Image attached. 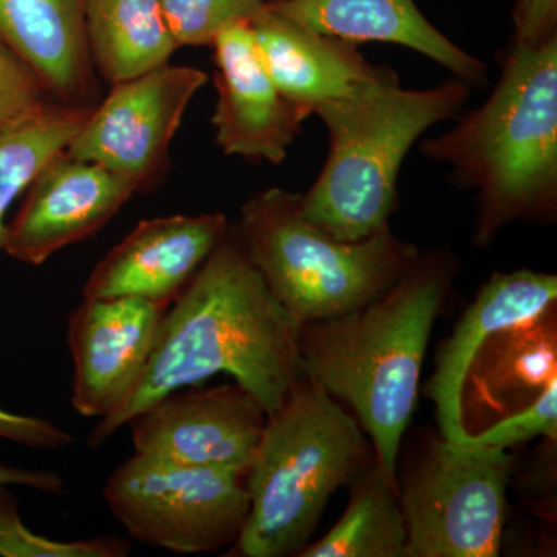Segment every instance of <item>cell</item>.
I'll return each mask as SVG.
<instances>
[{"label":"cell","mask_w":557,"mask_h":557,"mask_svg":"<svg viewBox=\"0 0 557 557\" xmlns=\"http://www.w3.org/2000/svg\"><path fill=\"white\" fill-rule=\"evenodd\" d=\"M300 329L230 226L185 292L168 307L137 384L101 418L87 443L91 448L104 445L153 403L218 373L248 391L267 416L276 412L302 376Z\"/></svg>","instance_id":"1"},{"label":"cell","mask_w":557,"mask_h":557,"mask_svg":"<svg viewBox=\"0 0 557 557\" xmlns=\"http://www.w3.org/2000/svg\"><path fill=\"white\" fill-rule=\"evenodd\" d=\"M450 277L440 255H418L381 298L341 317L302 324V375L357 413L376 461L395 479L399 443L417 406L432 327Z\"/></svg>","instance_id":"2"},{"label":"cell","mask_w":557,"mask_h":557,"mask_svg":"<svg viewBox=\"0 0 557 557\" xmlns=\"http://www.w3.org/2000/svg\"><path fill=\"white\" fill-rule=\"evenodd\" d=\"M420 150L478 193L479 244L512 220L555 215L557 38L537 47L511 40L490 98Z\"/></svg>","instance_id":"3"},{"label":"cell","mask_w":557,"mask_h":557,"mask_svg":"<svg viewBox=\"0 0 557 557\" xmlns=\"http://www.w3.org/2000/svg\"><path fill=\"white\" fill-rule=\"evenodd\" d=\"M471 87L453 78L431 89H403L392 78L366 94L327 102L314 115L324 123L329 152L300 212L343 242L391 228L398 177L409 150L435 124L457 119Z\"/></svg>","instance_id":"4"},{"label":"cell","mask_w":557,"mask_h":557,"mask_svg":"<svg viewBox=\"0 0 557 557\" xmlns=\"http://www.w3.org/2000/svg\"><path fill=\"white\" fill-rule=\"evenodd\" d=\"M368 456L358 420L300 376L284 405L267 417L247 472L248 518L228 556H298L330 497Z\"/></svg>","instance_id":"5"},{"label":"cell","mask_w":557,"mask_h":557,"mask_svg":"<svg viewBox=\"0 0 557 557\" xmlns=\"http://www.w3.org/2000/svg\"><path fill=\"white\" fill-rule=\"evenodd\" d=\"M237 234L271 293L300 324L341 317L381 298L417 258L391 228L343 242L300 212V194L270 188L240 209Z\"/></svg>","instance_id":"6"},{"label":"cell","mask_w":557,"mask_h":557,"mask_svg":"<svg viewBox=\"0 0 557 557\" xmlns=\"http://www.w3.org/2000/svg\"><path fill=\"white\" fill-rule=\"evenodd\" d=\"M102 496L132 539L178 555L234 545L249 512L244 472L137 453L110 474Z\"/></svg>","instance_id":"7"},{"label":"cell","mask_w":557,"mask_h":557,"mask_svg":"<svg viewBox=\"0 0 557 557\" xmlns=\"http://www.w3.org/2000/svg\"><path fill=\"white\" fill-rule=\"evenodd\" d=\"M511 468L507 449L435 442L399 500L406 557L498 556Z\"/></svg>","instance_id":"8"},{"label":"cell","mask_w":557,"mask_h":557,"mask_svg":"<svg viewBox=\"0 0 557 557\" xmlns=\"http://www.w3.org/2000/svg\"><path fill=\"white\" fill-rule=\"evenodd\" d=\"M208 75L188 65L164 64L113 84L65 149L72 159L91 161L138 190L163 166L168 149L194 95Z\"/></svg>","instance_id":"9"},{"label":"cell","mask_w":557,"mask_h":557,"mask_svg":"<svg viewBox=\"0 0 557 557\" xmlns=\"http://www.w3.org/2000/svg\"><path fill=\"white\" fill-rule=\"evenodd\" d=\"M265 409L239 384L171 392L131 421L135 453L188 467L247 474Z\"/></svg>","instance_id":"10"},{"label":"cell","mask_w":557,"mask_h":557,"mask_svg":"<svg viewBox=\"0 0 557 557\" xmlns=\"http://www.w3.org/2000/svg\"><path fill=\"white\" fill-rule=\"evenodd\" d=\"M25 193L5 223L0 249L17 262L38 267L98 233L138 188L101 164L72 159L62 150Z\"/></svg>","instance_id":"11"},{"label":"cell","mask_w":557,"mask_h":557,"mask_svg":"<svg viewBox=\"0 0 557 557\" xmlns=\"http://www.w3.org/2000/svg\"><path fill=\"white\" fill-rule=\"evenodd\" d=\"M168 307L139 298L84 299L69 318L72 406L104 418L129 395L148 364Z\"/></svg>","instance_id":"12"},{"label":"cell","mask_w":557,"mask_h":557,"mask_svg":"<svg viewBox=\"0 0 557 557\" xmlns=\"http://www.w3.org/2000/svg\"><path fill=\"white\" fill-rule=\"evenodd\" d=\"M214 49L218 87L212 124L223 153L249 161L284 163L306 119L281 94L260 60L251 21L219 33Z\"/></svg>","instance_id":"13"},{"label":"cell","mask_w":557,"mask_h":557,"mask_svg":"<svg viewBox=\"0 0 557 557\" xmlns=\"http://www.w3.org/2000/svg\"><path fill=\"white\" fill-rule=\"evenodd\" d=\"M230 226L222 212L143 220L91 271L84 299L139 298L170 307Z\"/></svg>","instance_id":"14"},{"label":"cell","mask_w":557,"mask_h":557,"mask_svg":"<svg viewBox=\"0 0 557 557\" xmlns=\"http://www.w3.org/2000/svg\"><path fill=\"white\" fill-rule=\"evenodd\" d=\"M251 28L271 79L306 120L327 102L358 97L398 76L386 65L370 64L357 44L311 30L269 3Z\"/></svg>","instance_id":"15"},{"label":"cell","mask_w":557,"mask_h":557,"mask_svg":"<svg viewBox=\"0 0 557 557\" xmlns=\"http://www.w3.org/2000/svg\"><path fill=\"white\" fill-rule=\"evenodd\" d=\"M555 274L531 270L496 273L465 311L456 332L443 346L429 384L443 438L463 443V387L475 357L491 336L533 324L556 302Z\"/></svg>","instance_id":"16"},{"label":"cell","mask_w":557,"mask_h":557,"mask_svg":"<svg viewBox=\"0 0 557 557\" xmlns=\"http://www.w3.org/2000/svg\"><path fill=\"white\" fill-rule=\"evenodd\" d=\"M271 9L311 30L351 44L406 47L448 70L469 87L486 84V65L428 21L416 0H267Z\"/></svg>","instance_id":"17"},{"label":"cell","mask_w":557,"mask_h":557,"mask_svg":"<svg viewBox=\"0 0 557 557\" xmlns=\"http://www.w3.org/2000/svg\"><path fill=\"white\" fill-rule=\"evenodd\" d=\"M86 11L87 0H0V40L67 104H89L95 90Z\"/></svg>","instance_id":"18"},{"label":"cell","mask_w":557,"mask_h":557,"mask_svg":"<svg viewBox=\"0 0 557 557\" xmlns=\"http://www.w3.org/2000/svg\"><path fill=\"white\" fill-rule=\"evenodd\" d=\"M86 35L94 65L112 86L168 64L178 49L161 0H87Z\"/></svg>","instance_id":"19"},{"label":"cell","mask_w":557,"mask_h":557,"mask_svg":"<svg viewBox=\"0 0 557 557\" xmlns=\"http://www.w3.org/2000/svg\"><path fill=\"white\" fill-rule=\"evenodd\" d=\"M408 527L397 480L376 461L355 491L343 518L300 557H406Z\"/></svg>","instance_id":"20"},{"label":"cell","mask_w":557,"mask_h":557,"mask_svg":"<svg viewBox=\"0 0 557 557\" xmlns=\"http://www.w3.org/2000/svg\"><path fill=\"white\" fill-rule=\"evenodd\" d=\"M91 109L90 104L54 102L39 119L0 135V245L13 201L51 159L67 149Z\"/></svg>","instance_id":"21"},{"label":"cell","mask_w":557,"mask_h":557,"mask_svg":"<svg viewBox=\"0 0 557 557\" xmlns=\"http://www.w3.org/2000/svg\"><path fill=\"white\" fill-rule=\"evenodd\" d=\"M131 542L120 537L58 541L25 525L20 504L9 486L0 485V556L3 557H124Z\"/></svg>","instance_id":"22"},{"label":"cell","mask_w":557,"mask_h":557,"mask_svg":"<svg viewBox=\"0 0 557 557\" xmlns=\"http://www.w3.org/2000/svg\"><path fill=\"white\" fill-rule=\"evenodd\" d=\"M267 0H161L177 47L212 46L234 22L252 21Z\"/></svg>","instance_id":"23"},{"label":"cell","mask_w":557,"mask_h":557,"mask_svg":"<svg viewBox=\"0 0 557 557\" xmlns=\"http://www.w3.org/2000/svg\"><path fill=\"white\" fill-rule=\"evenodd\" d=\"M54 102L39 73L0 40V135L39 119Z\"/></svg>","instance_id":"24"},{"label":"cell","mask_w":557,"mask_h":557,"mask_svg":"<svg viewBox=\"0 0 557 557\" xmlns=\"http://www.w3.org/2000/svg\"><path fill=\"white\" fill-rule=\"evenodd\" d=\"M547 435L556 440L557 435V383L556 373L548 379L542 391L541 397L528 406L522 412L505 418L500 423L486 429L482 434L468 435L463 443H475V445L496 446L507 449L518 443Z\"/></svg>","instance_id":"25"},{"label":"cell","mask_w":557,"mask_h":557,"mask_svg":"<svg viewBox=\"0 0 557 557\" xmlns=\"http://www.w3.org/2000/svg\"><path fill=\"white\" fill-rule=\"evenodd\" d=\"M0 438L35 449H62L75 443L70 432L42 417L21 416L0 408Z\"/></svg>","instance_id":"26"},{"label":"cell","mask_w":557,"mask_h":557,"mask_svg":"<svg viewBox=\"0 0 557 557\" xmlns=\"http://www.w3.org/2000/svg\"><path fill=\"white\" fill-rule=\"evenodd\" d=\"M512 42L537 47L557 38V0H515Z\"/></svg>","instance_id":"27"},{"label":"cell","mask_w":557,"mask_h":557,"mask_svg":"<svg viewBox=\"0 0 557 557\" xmlns=\"http://www.w3.org/2000/svg\"><path fill=\"white\" fill-rule=\"evenodd\" d=\"M0 485L25 486L40 493L58 494L65 490V480L58 472L0 463Z\"/></svg>","instance_id":"28"}]
</instances>
